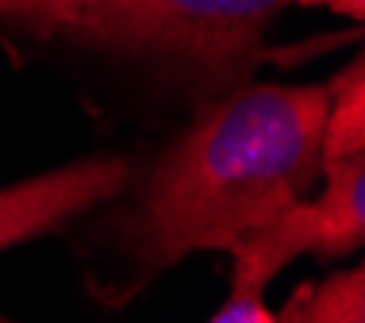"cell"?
Wrapping results in <instances>:
<instances>
[{"instance_id": "cell-1", "label": "cell", "mask_w": 365, "mask_h": 323, "mask_svg": "<svg viewBox=\"0 0 365 323\" xmlns=\"http://www.w3.org/2000/svg\"><path fill=\"white\" fill-rule=\"evenodd\" d=\"M323 85H239L158 158L131 220L139 281L242 235L323 178Z\"/></svg>"}, {"instance_id": "cell-2", "label": "cell", "mask_w": 365, "mask_h": 323, "mask_svg": "<svg viewBox=\"0 0 365 323\" xmlns=\"http://www.w3.org/2000/svg\"><path fill=\"white\" fill-rule=\"evenodd\" d=\"M304 0H112L77 39L196 70L212 81H242L265 31Z\"/></svg>"}, {"instance_id": "cell-3", "label": "cell", "mask_w": 365, "mask_h": 323, "mask_svg": "<svg viewBox=\"0 0 365 323\" xmlns=\"http://www.w3.org/2000/svg\"><path fill=\"white\" fill-rule=\"evenodd\" d=\"M323 189L289 204L231 250V292H262L300 254L342 258L365 239V158L327 165Z\"/></svg>"}, {"instance_id": "cell-4", "label": "cell", "mask_w": 365, "mask_h": 323, "mask_svg": "<svg viewBox=\"0 0 365 323\" xmlns=\"http://www.w3.org/2000/svg\"><path fill=\"white\" fill-rule=\"evenodd\" d=\"M135 165L115 154H93L70 165H54L35 178L0 185V250L51 235L96 204L120 197L131 185Z\"/></svg>"}, {"instance_id": "cell-5", "label": "cell", "mask_w": 365, "mask_h": 323, "mask_svg": "<svg viewBox=\"0 0 365 323\" xmlns=\"http://www.w3.org/2000/svg\"><path fill=\"white\" fill-rule=\"evenodd\" d=\"M327 89V116H323V170L350 158H365V66L354 58L342 73L331 77Z\"/></svg>"}, {"instance_id": "cell-6", "label": "cell", "mask_w": 365, "mask_h": 323, "mask_svg": "<svg viewBox=\"0 0 365 323\" xmlns=\"http://www.w3.org/2000/svg\"><path fill=\"white\" fill-rule=\"evenodd\" d=\"M277 323H365V270H339L323 281H308L273 312Z\"/></svg>"}, {"instance_id": "cell-7", "label": "cell", "mask_w": 365, "mask_h": 323, "mask_svg": "<svg viewBox=\"0 0 365 323\" xmlns=\"http://www.w3.org/2000/svg\"><path fill=\"white\" fill-rule=\"evenodd\" d=\"M112 0H0V24L24 27L31 35H81Z\"/></svg>"}, {"instance_id": "cell-8", "label": "cell", "mask_w": 365, "mask_h": 323, "mask_svg": "<svg viewBox=\"0 0 365 323\" xmlns=\"http://www.w3.org/2000/svg\"><path fill=\"white\" fill-rule=\"evenodd\" d=\"M208 323H277L262 292H231Z\"/></svg>"}, {"instance_id": "cell-9", "label": "cell", "mask_w": 365, "mask_h": 323, "mask_svg": "<svg viewBox=\"0 0 365 323\" xmlns=\"http://www.w3.org/2000/svg\"><path fill=\"white\" fill-rule=\"evenodd\" d=\"M304 8H331V12H342L350 19L365 16V0H304Z\"/></svg>"}, {"instance_id": "cell-10", "label": "cell", "mask_w": 365, "mask_h": 323, "mask_svg": "<svg viewBox=\"0 0 365 323\" xmlns=\"http://www.w3.org/2000/svg\"><path fill=\"white\" fill-rule=\"evenodd\" d=\"M0 323H16V319H8V316H4V312H0Z\"/></svg>"}]
</instances>
